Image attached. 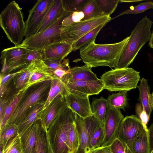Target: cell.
Instances as JSON below:
<instances>
[{
	"instance_id": "cb8c5ba5",
	"label": "cell",
	"mask_w": 153,
	"mask_h": 153,
	"mask_svg": "<svg viewBox=\"0 0 153 153\" xmlns=\"http://www.w3.org/2000/svg\"><path fill=\"white\" fill-rule=\"evenodd\" d=\"M92 68L85 65L71 68V72L65 81L73 82L81 80L93 81L98 80L96 75L92 71Z\"/></svg>"
},
{
	"instance_id": "d4e9b609",
	"label": "cell",
	"mask_w": 153,
	"mask_h": 153,
	"mask_svg": "<svg viewBox=\"0 0 153 153\" xmlns=\"http://www.w3.org/2000/svg\"><path fill=\"white\" fill-rule=\"evenodd\" d=\"M131 153H150L148 131L125 144Z\"/></svg>"
},
{
	"instance_id": "30bf717a",
	"label": "cell",
	"mask_w": 153,
	"mask_h": 153,
	"mask_svg": "<svg viewBox=\"0 0 153 153\" xmlns=\"http://www.w3.org/2000/svg\"><path fill=\"white\" fill-rule=\"evenodd\" d=\"M54 0H38L30 9L25 23V36L36 34Z\"/></svg>"
},
{
	"instance_id": "60d3db41",
	"label": "cell",
	"mask_w": 153,
	"mask_h": 153,
	"mask_svg": "<svg viewBox=\"0 0 153 153\" xmlns=\"http://www.w3.org/2000/svg\"><path fill=\"white\" fill-rule=\"evenodd\" d=\"M25 64V67L33 62L38 60H44L42 52L27 48Z\"/></svg>"
},
{
	"instance_id": "7bdbcfd3",
	"label": "cell",
	"mask_w": 153,
	"mask_h": 153,
	"mask_svg": "<svg viewBox=\"0 0 153 153\" xmlns=\"http://www.w3.org/2000/svg\"><path fill=\"white\" fill-rule=\"evenodd\" d=\"M112 153H126V145L117 137L110 145Z\"/></svg>"
},
{
	"instance_id": "8992f818",
	"label": "cell",
	"mask_w": 153,
	"mask_h": 153,
	"mask_svg": "<svg viewBox=\"0 0 153 153\" xmlns=\"http://www.w3.org/2000/svg\"><path fill=\"white\" fill-rule=\"evenodd\" d=\"M51 80L34 85L27 90L17 107L6 124L17 126L30 109L37 103L46 100L49 91Z\"/></svg>"
},
{
	"instance_id": "7c38bea8",
	"label": "cell",
	"mask_w": 153,
	"mask_h": 153,
	"mask_svg": "<svg viewBox=\"0 0 153 153\" xmlns=\"http://www.w3.org/2000/svg\"><path fill=\"white\" fill-rule=\"evenodd\" d=\"M66 91L82 98L89 95L98 94L104 89L103 84L101 79L93 81L81 80L65 82Z\"/></svg>"
},
{
	"instance_id": "1f68e13d",
	"label": "cell",
	"mask_w": 153,
	"mask_h": 153,
	"mask_svg": "<svg viewBox=\"0 0 153 153\" xmlns=\"http://www.w3.org/2000/svg\"><path fill=\"white\" fill-rule=\"evenodd\" d=\"M79 11L82 12L84 15V18L82 21L90 20L105 16L95 0H90Z\"/></svg>"
},
{
	"instance_id": "8fae6325",
	"label": "cell",
	"mask_w": 153,
	"mask_h": 153,
	"mask_svg": "<svg viewBox=\"0 0 153 153\" xmlns=\"http://www.w3.org/2000/svg\"><path fill=\"white\" fill-rule=\"evenodd\" d=\"M75 114L76 123L79 139V146L77 153H88L92 133L100 123L93 114L84 119Z\"/></svg>"
},
{
	"instance_id": "ab89813d",
	"label": "cell",
	"mask_w": 153,
	"mask_h": 153,
	"mask_svg": "<svg viewBox=\"0 0 153 153\" xmlns=\"http://www.w3.org/2000/svg\"><path fill=\"white\" fill-rule=\"evenodd\" d=\"M84 14L81 11H77L70 13L63 19L62 21L63 27L81 22L84 18Z\"/></svg>"
},
{
	"instance_id": "bcb514c9",
	"label": "cell",
	"mask_w": 153,
	"mask_h": 153,
	"mask_svg": "<svg viewBox=\"0 0 153 153\" xmlns=\"http://www.w3.org/2000/svg\"><path fill=\"white\" fill-rule=\"evenodd\" d=\"M148 45L151 48H153V31L152 33Z\"/></svg>"
},
{
	"instance_id": "4fadbf2b",
	"label": "cell",
	"mask_w": 153,
	"mask_h": 153,
	"mask_svg": "<svg viewBox=\"0 0 153 153\" xmlns=\"http://www.w3.org/2000/svg\"><path fill=\"white\" fill-rule=\"evenodd\" d=\"M146 130L140 120L136 115L126 117L119 127L117 137L126 144Z\"/></svg>"
},
{
	"instance_id": "f546056e",
	"label": "cell",
	"mask_w": 153,
	"mask_h": 153,
	"mask_svg": "<svg viewBox=\"0 0 153 153\" xmlns=\"http://www.w3.org/2000/svg\"><path fill=\"white\" fill-rule=\"evenodd\" d=\"M65 91L64 82L62 80L54 77L51 80L49 91L45 102L43 111L58 96L64 94Z\"/></svg>"
},
{
	"instance_id": "e575fe53",
	"label": "cell",
	"mask_w": 153,
	"mask_h": 153,
	"mask_svg": "<svg viewBox=\"0 0 153 153\" xmlns=\"http://www.w3.org/2000/svg\"><path fill=\"white\" fill-rule=\"evenodd\" d=\"M0 153H22V148L20 137L19 133L8 141L5 147L0 149Z\"/></svg>"
},
{
	"instance_id": "484cf974",
	"label": "cell",
	"mask_w": 153,
	"mask_h": 153,
	"mask_svg": "<svg viewBox=\"0 0 153 153\" xmlns=\"http://www.w3.org/2000/svg\"><path fill=\"white\" fill-rule=\"evenodd\" d=\"M26 91L19 90L9 100L5 108L3 117L0 120V129L6 124L9 119L17 107Z\"/></svg>"
},
{
	"instance_id": "d6a6232c",
	"label": "cell",
	"mask_w": 153,
	"mask_h": 153,
	"mask_svg": "<svg viewBox=\"0 0 153 153\" xmlns=\"http://www.w3.org/2000/svg\"><path fill=\"white\" fill-rule=\"evenodd\" d=\"M18 133V126L15 124H6L0 129V149L5 147L10 139Z\"/></svg>"
},
{
	"instance_id": "74e56055",
	"label": "cell",
	"mask_w": 153,
	"mask_h": 153,
	"mask_svg": "<svg viewBox=\"0 0 153 153\" xmlns=\"http://www.w3.org/2000/svg\"><path fill=\"white\" fill-rule=\"evenodd\" d=\"M69 63L68 59H64L60 66L52 73L53 77L62 80L64 82L71 72Z\"/></svg>"
},
{
	"instance_id": "4dcf8cb0",
	"label": "cell",
	"mask_w": 153,
	"mask_h": 153,
	"mask_svg": "<svg viewBox=\"0 0 153 153\" xmlns=\"http://www.w3.org/2000/svg\"><path fill=\"white\" fill-rule=\"evenodd\" d=\"M33 153H52L47 132L42 126L40 128Z\"/></svg>"
},
{
	"instance_id": "2e32d148",
	"label": "cell",
	"mask_w": 153,
	"mask_h": 153,
	"mask_svg": "<svg viewBox=\"0 0 153 153\" xmlns=\"http://www.w3.org/2000/svg\"><path fill=\"white\" fill-rule=\"evenodd\" d=\"M65 99L68 108L83 119L93 114L89 97L82 98L67 92L64 93Z\"/></svg>"
},
{
	"instance_id": "681fc988",
	"label": "cell",
	"mask_w": 153,
	"mask_h": 153,
	"mask_svg": "<svg viewBox=\"0 0 153 153\" xmlns=\"http://www.w3.org/2000/svg\"><path fill=\"white\" fill-rule=\"evenodd\" d=\"M150 153H153V150Z\"/></svg>"
},
{
	"instance_id": "9c48e42d",
	"label": "cell",
	"mask_w": 153,
	"mask_h": 153,
	"mask_svg": "<svg viewBox=\"0 0 153 153\" xmlns=\"http://www.w3.org/2000/svg\"><path fill=\"white\" fill-rule=\"evenodd\" d=\"M27 51V48L19 46L3 50L1 53L2 67L0 74L4 75L25 67V60Z\"/></svg>"
},
{
	"instance_id": "e0dca14e",
	"label": "cell",
	"mask_w": 153,
	"mask_h": 153,
	"mask_svg": "<svg viewBox=\"0 0 153 153\" xmlns=\"http://www.w3.org/2000/svg\"><path fill=\"white\" fill-rule=\"evenodd\" d=\"M72 45L62 40L47 45L42 51L44 61L50 59L63 60L72 51Z\"/></svg>"
},
{
	"instance_id": "d590c367",
	"label": "cell",
	"mask_w": 153,
	"mask_h": 153,
	"mask_svg": "<svg viewBox=\"0 0 153 153\" xmlns=\"http://www.w3.org/2000/svg\"><path fill=\"white\" fill-rule=\"evenodd\" d=\"M63 10L72 13L80 11L90 0H61Z\"/></svg>"
},
{
	"instance_id": "5b68a950",
	"label": "cell",
	"mask_w": 153,
	"mask_h": 153,
	"mask_svg": "<svg viewBox=\"0 0 153 153\" xmlns=\"http://www.w3.org/2000/svg\"><path fill=\"white\" fill-rule=\"evenodd\" d=\"M104 89L111 91H129L137 88L140 72L132 68H115L101 76Z\"/></svg>"
},
{
	"instance_id": "ac0fdd59",
	"label": "cell",
	"mask_w": 153,
	"mask_h": 153,
	"mask_svg": "<svg viewBox=\"0 0 153 153\" xmlns=\"http://www.w3.org/2000/svg\"><path fill=\"white\" fill-rule=\"evenodd\" d=\"M41 126L40 119L31 125L20 136L23 153H33Z\"/></svg>"
},
{
	"instance_id": "ba28073f",
	"label": "cell",
	"mask_w": 153,
	"mask_h": 153,
	"mask_svg": "<svg viewBox=\"0 0 153 153\" xmlns=\"http://www.w3.org/2000/svg\"><path fill=\"white\" fill-rule=\"evenodd\" d=\"M111 20L110 16H104L91 19L82 21L70 25L63 27L60 37L67 42L72 44L84 35L98 26L107 23Z\"/></svg>"
},
{
	"instance_id": "7a4b0ae2",
	"label": "cell",
	"mask_w": 153,
	"mask_h": 153,
	"mask_svg": "<svg viewBox=\"0 0 153 153\" xmlns=\"http://www.w3.org/2000/svg\"><path fill=\"white\" fill-rule=\"evenodd\" d=\"M75 120V113L68 108L51 124L47 132L52 153H70L68 134Z\"/></svg>"
},
{
	"instance_id": "83f0119b",
	"label": "cell",
	"mask_w": 153,
	"mask_h": 153,
	"mask_svg": "<svg viewBox=\"0 0 153 153\" xmlns=\"http://www.w3.org/2000/svg\"><path fill=\"white\" fill-rule=\"evenodd\" d=\"M107 24H103L98 26L73 43L72 45V51L80 50L93 42H95L98 33Z\"/></svg>"
},
{
	"instance_id": "b9f144b4",
	"label": "cell",
	"mask_w": 153,
	"mask_h": 153,
	"mask_svg": "<svg viewBox=\"0 0 153 153\" xmlns=\"http://www.w3.org/2000/svg\"><path fill=\"white\" fill-rule=\"evenodd\" d=\"M136 112L138 116V117L141 120L145 130L148 131L147 124L150 117L143 110L140 103L137 104L136 107Z\"/></svg>"
},
{
	"instance_id": "d6986e66",
	"label": "cell",
	"mask_w": 153,
	"mask_h": 153,
	"mask_svg": "<svg viewBox=\"0 0 153 153\" xmlns=\"http://www.w3.org/2000/svg\"><path fill=\"white\" fill-rule=\"evenodd\" d=\"M46 100L40 102L33 106L18 126L20 137L33 123L41 119Z\"/></svg>"
},
{
	"instance_id": "44dd1931",
	"label": "cell",
	"mask_w": 153,
	"mask_h": 153,
	"mask_svg": "<svg viewBox=\"0 0 153 153\" xmlns=\"http://www.w3.org/2000/svg\"><path fill=\"white\" fill-rule=\"evenodd\" d=\"M64 12L62 0H54L36 34L44 31L53 25Z\"/></svg>"
},
{
	"instance_id": "f1b7e54d",
	"label": "cell",
	"mask_w": 153,
	"mask_h": 153,
	"mask_svg": "<svg viewBox=\"0 0 153 153\" xmlns=\"http://www.w3.org/2000/svg\"><path fill=\"white\" fill-rule=\"evenodd\" d=\"M107 100L108 107L125 111L128 105L127 91L113 93L108 96Z\"/></svg>"
},
{
	"instance_id": "836d02e7",
	"label": "cell",
	"mask_w": 153,
	"mask_h": 153,
	"mask_svg": "<svg viewBox=\"0 0 153 153\" xmlns=\"http://www.w3.org/2000/svg\"><path fill=\"white\" fill-rule=\"evenodd\" d=\"M104 127L100 123L93 132L90 140L89 151L101 146L104 138Z\"/></svg>"
},
{
	"instance_id": "5bb4252c",
	"label": "cell",
	"mask_w": 153,
	"mask_h": 153,
	"mask_svg": "<svg viewBox=\"0 0 153 153\" xmlns=\"http://www.w3.org/2000/svg\"><path fill=\"white\" fill-rule=\"evenodd\" d=\"M124 118L120 110L107 107L104 127V138L100 147L110 146L117 138L119 127Z\"/></svg>"
},
{
	"instance_id": "c3c4849f",
	"label": "cell",
	"mask_w": 153,
	"mask_h": 153,
	"mask_svg": "<svg viewBox=\"0 0 153 153\" xmlns=\"http://www.w3.org/2000/svg\"><path fill=\"white\" fill-rule=\"evenodd\" d=\"M126 153H131L128 147L126 146Z\"/></svg>"
},
{
	"instance_id": "3957f363",
	"label": "cell",
	"mask_w": 153,
	"mask_h": 153,
	"mask_svg": "<svg viewBox=\"0 0 153 153\" xmlns=\"http://www.w3.org/2000/svg\"><path fill=\"white\" fill-rule=\"evenodd\" d=\"M153 23L152 21L145 16L137 24L131 33L116 68L128 67L133 62L141 48L149 41Z\"/></svg>"
},
{
	"instance_id": "277c9868",
	"label": "cell",
	"mask_w": 153,
	"mask_h": 153,
	"mask_svg": "<svg viewBox=\"0 0 153 153\" xmlns=\"http://www.w3.org/2000/svg\"><path fill=\"white\" fill-rule=\"evenodd\" d=\"M0 25L10 41L19 46L25 36V23L21 8L15 1L10 2L1 12Z\"/></svg>"
},
{
	"instance_id": "f35d334b",
	"label": "cell",
	"mask_w": 153,
	"mask_h": 153,
	"mask_svg": "<svg viewBox=\"0 0 153 153\" xmlns=\"http://www.w3.org/2000/svg\"><path fill=\"white\" fill-rule=\"evenodd\" d=\"M151 8H153V2L152 1H148L143 3H141L136 6H131L130 7V9L123 11L117 16L111 19V20L126 14H135L143 12Z\"/></svg>"
},
{
	"instance_id": "52a82bcc",
	"label": "cell",
	"mask_w": 153,
	"mask_h": 153,
	"mask_svg": "<svg viewBox=\"0 0 153 153\" xmlns=\"http://www.w3.org/2000/svg\"><path fill=\"white\" fill-rule=\"evenodd\" d=\"M70 13L64 11L62 15L53 25L39 33L25 38L19 46L42 52L47 45L62 40L60 34L63 27L62 21Z\"/></svg>"
},
{
	"instance_id": "7402d4cb",
	"label": "cell",
	"mask_w": 153,
	"mask_h": 153,
	"mask_svg": "<svg viewBox=\"0 0 153 153\" xmlns=\"http://www.w3.org/2000/svg\"><path fill=\"white\" fill-rule=\"evenodd\" d=\"M139 91L137 100L142 105L143 108L150 117L153 110V92L150 93V88L148 80L144 78L140 80V85L137 86Z\"/></svg>"
},
{
	"instance_id": "f907efd6",
	"label": "cell",
	"mask_w": 153,
	"mask_h": 153,
	"mask_svg": "<svg viewBox=\"0 0 153 153\" xmlns=\"http://www.w3.org/2000/svg\"><path fill=\"white\" fill-rule=\"evenodd\" d=\"M22 153H23V152H22Z\"/></svg>"
},
{
	"instance_id": "ffe728a7",
	"label": "cell",
	"mask_w": 153,
	"mask_h": 153,
	"mask_svg": "<svg viewBox=\"0 0 153 153\" xmlns=\"http://www.w3.org/2000/svg\"><path fill=\"white\" fill-rule=\"evenodd\" d=\"M53 78L48 67L43 60L31 74L25 87L20 90L25 91L34 85L51 80Z\"/></svg>"
},
{
	"instance_id": "f6af8a7d",
	"label": "cell",
	"mask_w": 153,
	"mask_h": 153,
	"mask_svg": "<svg viewBox=\"0 0 153 153\" xmlns=\"http://www.w3.org/2000/svg\"><path fill=\"white\" fill-rule=\"evenodd\" d=\"M148 136L150 152L153 150V123L148 128Z\"/></svg>"
},
{
	"instance_id": "ee69618b",
	"label": "cell",
	"mask_w": 153,
	"mask_h": 153,
	"mask_svg": "<svg viewBox=\"0 0 153 153\" xmlns=\"http://www.w3.org/2000/svg\"><path fill=\"white\" fill-rule=\"evenodd\" d=\"M88 153H112L110 146L100 147L90 150Z\"/></svg>"
},
{
	"instance_id": "9a60e30c",
	"label": "cell",
	"mask_w": 153,
	"mask_h": 153,
	"mask_svg": "<svg viewBox=\"0 0 153 153\" xmlns=\"http://www.w3.org/2000/svg\"><path fill=\"white\" fill-rule=\"evenodd\" d=\"M64 93L58 96L43 111L41 124L47 131L55 119L68 108Z\"/></svg>"
},
{
	"instance_id": "7dc6e473",
	"label": "cell",
	"mask_w": 153,
	"mask_h": 153,
	"mask_svg": "<svg viewBox=\"0 0 153 153\" xmlns=\"http://www.w3.org/2000/svg\"><path fill=\"white\" fill-rule=\"evenodd\" d=\"M131 1V0H120V1L121 2H136V1Z\"/></svg>"
},
{
	"instance_id": "8d00e7d4",
	"label": "cell",
	"mask_w": 153,
	"mask_h": 153,
	"mask_svg": "<svg viewBox=\"0 0 153 153\" xmlns=\"http://www.w3.org/2000/svg\"><path fill=\"white\" fill-rule=\"evenodd\" d=\"M105 16H110L116 10L119 0H95Z\"/></svg>"
},
{
	"instance_id": "6da1fadb",
	"label": "cell",
	"mask_w": 153,
	"mask_h": 153,
	"mask_svg": "<svg viewBox=\"0 0 153 153\" xmlns=\"http://www.w3.org/2000/svg\"><path fill=\"white\" fill-rule=\"evenodd\" d=\"M129 36L121 41L107 44H98L93 42L80 49V57L85 65L91 68L107 66L116 68Z\"/></svg>"
},
{
	"instance_id": "603a6c76",
	"label": "cell",
	"mask_w": 153,
	"mask_h": 153,
	"mask_svg": "<svg viewBox=\"0 0 153 153\" xmlns=\"http://www.w3.org/2000/svg\"><path fill=\"white\" fill-rule=\"evenodd\" d=\"M39 60H36L16 71L13 80V85L17 91L25 86L30 76L38 67Z\"/></svg>"
},
{
	"instance_id": "4316f807",
	"label": "cell",
	"mask_w": 153,
	"mask_h": 153,
	"mask_svg": "<svg viewBox=\"0 0 153 153\" xmlns=\"http://www.w3.org/2000/svg\"><path fill=\"white\" fill-rule=\"evenodd\" d=\"M91 106L92 114L104 126L108 107L107 100L102 97L99 99L93 98Z\"/></svg>"
}]
</instances>
